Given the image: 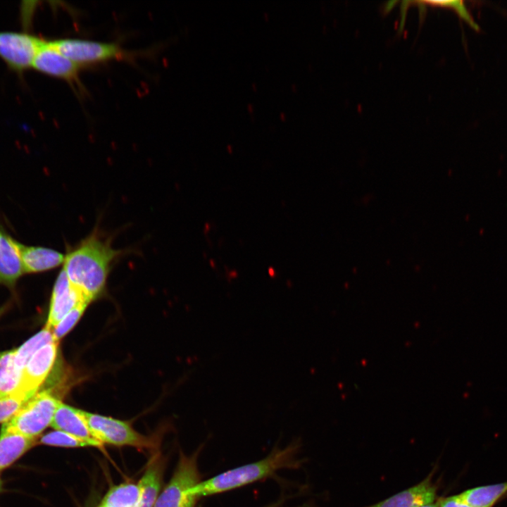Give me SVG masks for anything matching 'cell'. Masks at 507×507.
<instances>
[{
    "label": "cell",
    "instance_id": "22",
    "mask_svg": "<svg viewBox=\"0 0 507 507\" xmlns=\"http://www.w3.org/2000/svg\"><path fill=\"white\" fill-rule=\"evenodd\" d=\"M40 443L54 446L61 447H87L90 446L89 444L66 432L55 430L43 435L40 439Z\"/></svg>",
    "mask_w": 507,
    "mask_h": 507
},
{
    "label": "cell",
    "instance_id": "3",
    "mask_svg": "<svg viewBox=\"0 0 507 507\" xmlns=\"http://www.w3.org/2000/svg\"><path fill=\"white\" fill-rule=\"evenodd\" d=\"M61 54L81 67L111 61H132L136 54L122 48L114 42L63 38L49 40Z\"/></svg>",
    "mask_w": 507,
    "mask_h": 507
},
{
    "label": "cell",
    "instance_id": "16",
    "mask_svg": "<svg viewBox=\"0 0 507 507\" xmlns=\"http://www.w3.org/2000/svg\"><path fill=\"white\" fill-rule=\"evenodd\" d=\"M162 465L158 458L153 459L137 483L139 496L135 507H154L158 499L161 482Z\"/></svg>",
    "mask_w": 507,
    "mask_h": 507
},
{
    "label": "cell",
    "instance_id": "10",
    "mask_svg": "<svg viewBox=\"0 0 507 507\" xmlns=\"http://www.w3.org/2000/svg\"><path fill=\"white\" fill-rule=\"evenodd\" d=\"M82 301H92L69 281L62 269L54 285L45 327L53 331L61 320Z\"/></svg>",
    "mask_w": 507,
    "mask_h": 507
},
{
    "label": "cell",
    "instance_id": "19",
    "mask_svg": "<svg viewBox=\"0 0 507 507\" xmlns=\"http://www.w3.org/2000/svg\"><path fill=\"white\" fill-rule=\"evenodd\" d=\"M139 496L137 484L123 483L113 486L103 498L101 504L108 507H135Z\"/></svg>",
    "mask_w": 507,
    "mask_h": 507
},
{
    "label": "cell",
    "instance_id": "11",
    "mask_svg": "<svg viewBox=\"0 0 507 507\" xmlns=\"http://www.w3.org/2000/svg\"><path fill=\"white\" fill-rule=\"evenodd\" d=\"M21 243L0 225V284L13 289L25 274L20 256Z\"/></svg>",
    "mask_w": 507,
    "mask_h": 507
},
{
    "label": "cell",
    "instance_id": "15",
    "mask_svg": "<svg viewBox=\"0 0 507 507\" xmlns=\"http://www.w3.org/2000/svg\"><path fill=\"white\" fill-rule=\"evenodd\" d=\"M35 440L3 425L0 432V471L9 467L29 450Z\"/></svg>",
    "mask_w": 507,
    "mask_h": 507
},
{
    "label": "cell",
    "instance_id": "8",
    "mask_svg": "<svg viewBox=\"0 0 507 507\" xmlns=\"http://www.w3.org/2000/svg\"><path fill=\"white\" fill-rule=\"evenodd\" d=\"M44 75L62 80L79 92H84L80 77L81 66L61 54L45 40L34 60L32 67Z\"/></svg>",
    "mask_w": 507,
    "mask_h": 507
},
{
    "label": "cell",
    "instance_id": "24",
    "mask_svg": "<svg viewBox=\"0 0 507 507\" xmlns=\"http://www.w3.org/2000/svg\"><path fill=\"white\" fill-rule=\"evenodd\" d=\"M436 503L437 507H472L461 500L458 494L438 499Z\"/></svg>",
    "mask_w": 507,
    "mask_h": 507
},
{
    "label": "cell",
    "instance_id": "28",
    "mask_svg": "<svg viewBox=\"0 0 507 507\" xmlns=\"http://www.w3.org/2000/svg\"><path fill=\"white\" fill-rule=\"evenodd\" d=\"M3 309H0V315L1 314Z\"/></svg>",
    "mask_w": 507,
    "mask_h": 507
},
{
    "label": "cell",
    "instance_id": "18",
    "mask_svg": "<svg viewBox=\"0 0 507 507\" xmlns=\"http://www.w3.org/2000/svg\"><path fill=\"white\" fill-rule=\"evenodd\" d=\"M15 350L0 353V399L15 393L22 377L15 364Z\"/></svg>",
    "mask_w": 507,
    "mask_h": 507
},
{
    "label": "cell",
    "instance_id": "13",
    "mask_svg": "<svg viewBox=\"0 0 507 507\" xmlns=\"http://www.w3.org/2000/svg\"><path fill=\"white\" fill-rule=\"evenodd\" d=\"M51 426L86 442L90 446L102 449L104 444L93 434L79 409L61 402L54 413Z\"/></svg>",
    "mask_w": 507,
    "mask_h": 507
},
{
    "label": "cell",
    "instance_id": "27",
    "mask_svg": "<svg viewBox=\"0 0 507 507\" xmlns=\"http://www.w3.org/2000/svg\"><path fill=\"white\" fill-rule=\"evenodd\" d=\"M98 507H108V506H106L100 504V506H99Z\"/></svg>",
    "mask_w": 507,
    "mask_h": 507
},
{
    "label": "cell",
    "instance_id": "12",
    "mask_svg": "<svg viewBox=\"0 0 507 507\" xmlns=\"http://www.w3.org/2000/svg\"><path fill=\"white\" fill-rule=\"evenodd\" d=\"M430 472L420 482L375 504L364 507H422L433 503L437 497V486Z\"/></svg>",
    "mask_w": 507,
    "mask_h": 507
},
{
    "label": "cell",
    "instance_id": "6",
    "mask_svg": "<svg viewBox=\"0 0 507 507\" xmlns=\"http://www.w3.org/2000/svg\"><path fill=\"white\" fill-rule=\"evenodd\" d=\"M94 436L103 444L130 446L139 449L154 446L152 438L135 431L127 423L79 409Z\"/></svg>",
    "mask_w": 507,
    "mask_h": 507
},
{
    "label": "cell",
    "instance_id": "21",
    "mask_svg": "<svg viewBox=\"0 0 507 507\" xmlns=\"http://www.w3.org/2000/svg\"><path fill=\"white\" fill-rule=\"evenodd\" d=\"M88 301L79 302L55 327L53 330V337L54 341L58 342L80 320L87 306Z\"/></svg>",
    "mask_w": 507,
    "mask_h": 507
},
{
    "label": "cell",
    "instance_id": "26",
    "mask_svg": "<svg viewBox=\"0 0 507 507\" xmlns=\"http://www.w3.org/2000/svg\"><path fill=\"white\" fill-rule=\"evenodd\" d=\"M1 487H2V482H1V478H0V491H1Z\"/></svg>",
    "mask_w": 507,
    "mask_h": 507
},
{
    "label": "cell",
    "instance_id": "1",
    "mask_svg": "<svg viewBox=\"0 0 507 507\" xmlns=\"http://www.w3.org/2000/svg\"><path fill=\"white\" fill-rule=\"evenodd\" d=\"M124 253L96 228L65 254L63 270L69 281L92 301L104 291L115 261Z\"/></svg>",
    "mask_w": 507,
    "mask_h": 507
},
{
    "label": "cell",
    "instance_id": "17",
    "mask_svg": "<svg viewBox=\"0 0 507 507\" xmlns=\"http://www.w3.org/2000/svg\"><path fill=\"white\" fill-rule=\"evenodd\" d=\"M458 496L472 507H493L507 496V481L472 487L465 490Z\"/></svg>",
    "mask_w": 507,
    "mask_h": 507
},
{
    "label": "cell",
    "instance_id": "7",
    "mask_svg": "<svg viewBox=\"0 0 507 507\" xmlns=\"http://www.w3.org/2000/svg\"><path fill=\"white\" fill-rule=\"evenodd\" d=\"M45 39L24 32H0V58L18 74L32 67Z\"/></svg>",
    "mask_w": 507,
    "mask_h": 507
},
{
    "label": "cell",
    "instance_id": "9",
    "mask_svg": "<svg viewBox=\"0 0 507 507\" xmlns=\"http://www.w3.org/2000/svg\"><path fill=\"white\" fill-rule=\"evenodd\" d=\"M58 342H50L38 350L22 373L18 393L27 400L39 391L56 361Z\"/></svg>",
    "mask_w": 507,
    "mask_h": 507
},
{
    "label": "cell",
    "instance_id": "2",
    "mask_svg": "<svg viewBox=\"0 0 507 507\" xmlns=\"http://www.w3.org/2000/svg\"><path fill=\"white\" fill-rule=\"evenodd\" d=\"M299 445L293 442L284 449H275L265 458L199 482L193 489L200 496H211L251 484L275 473L282 468H298Z\"/></svg>",
    "mask_w": 507,
    "mask_h": 507
},
{
    "label": "cell",
    "instance_id": "14",
    "mask_svg": "<svg viewBox=\"0 0 507 507\" xmlns=\"http://www.w3.org/2000/svg\"><path fill=\"white\" fill-rule=\"evenodd\" d=\"M20 256L24 273H40L63 265L65 254L41 246H27L21 244Z\"/></svg>",
    "mask_w": 507,
    "mask_h": 507
},
{
    "label": "cell",
    "instance_id": "23",
    "mask_svg": "<svg viewBox=\"0 0 507 507\" xmlns=\"http://www.w3.org/2000/svg\"><path fill=\"white\" fill-rule=\"evenodd\" d=\"M18 393L0 399V423L10 420L28 401Z\"/></svg>",
    "mask_w": 507,
    "mask_h": 507
},
{
    "label": "cell",
    "instance_id": "20",
    "mask_svg": "<svg viewBox=\"0 0 507 507\" xmlns=\"http://www.w3.org/2000/svg\"><path fill=\"white\" fill-rule=\"evenodd\" d=\"M54 341L53 331L45 327L24 343L15 352V364L18 370L23 373L34 354L42 347Z\"/></svg>",
    "mask_w": 507,
    "mask_h": 507
},
{
    "label": "cell",
    "instance_id": "4",
    "mask_svg": "<svg viewBox=\"0 0 507 507\" xmlns=\"http://www.w3.org/2000/svg\"><path fill=\"white\" fill-rule=\"evenodd\" d=\"M61 402L50 389L39 391L4 425L36 439L47 427L51 426Z\"/></svg>",
    "mask_w": 507,
    "mask_h": 507
},
{
    "label": "cell",
    "instance_id": "5",
    "mask_svg": "<svg viewBox=\"0 0 507 507\" xmlns=\"http://www.w3.org/2000/svg\"><path fill=\"white\" fill-rule=\"evenodd\" d=\"M199 453L198 450L191 456L181 455L171 480L154 507H194L198 497L193 489L201 482L197 466Z\"/></svg>",
    "mask_w": 507,
    "mask_h": 507
},
{
    "label": "cell",
    "instance_id": "25",
    "mask_svg": "<svg viewBox=\"0 0 507 507\" xmlns=\"http://www.w3.org/2000/svg\"><path fill=\"white\" fill-rule=\"evenodd\" d=\"M422 507H437V503H431V504H429V505H426V506H422Z\"/></svg>",
    "mask_w": 507,
    "mask_h": 507
}]
</instances>
